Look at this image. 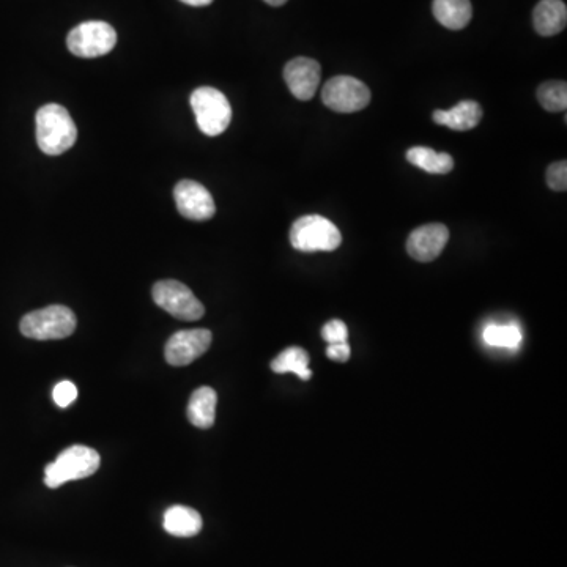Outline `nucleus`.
Wrapping results in <instances>:
<instances>
[{
    "mask_svg": "<svg viewBox=\"0 0 567 567\" xmlns=\"http://www.w3.org/2000/svg\"><path fill=\"white\" fill-rule=\"evenodd\" d=\"M117 45V32L103 21H87L71 30L67 46L71 54L82 59L106 56Z\"/></svg>",
    "mask_w": 567,
    "mask_h": 567,
    "instance_id": "obj_7",
    "label": "nucleus"
},
{
    "mask_svg": "<svg viewBox=\"0 0 567 567\" xmlns=\"http://www.w3.org/2000/svg\"><path fill=\"white\" fill-rule=\"evenodd\" d=\"M271 371L276 372V374L293 372L301 380H309L312 377V372L309 369L308 352L301 347H289V349L282 350L275 360L271 361Z\"/></svg>",
    "mask_w": 567,
    "mask_h": 567,
    "instance_id": "obj_19",
    "label": "nucleus"
},
{
    "mask_svg": "<svg viewBox=\"0 0 567 567\" xmlns=\"http://www.w3.org/2000/svg\"><path fill=\"white\" fill-rule=\"evenodd\" d=\"M78 130L70 112L60 104H46L37 112V144L46 155L57 156L70 150Z\"/></svg>",
    "mask_w": 567,
    "mask_h": 567,
    "instance_id": "obj_1",
    "label": "nucleus"
},
{
    "mask_svg": "<svg viewBox=\"0 0 567 567\" xmlns=\"http://www.w3.org/2000/svg\"><path fill=\"white\" fill-rule=\"evenodd\" d=\"M290 243L301 252L334 251L341 246V230L323 216H303L290 229Z\"/></svg>",
    "mask_w": 567,
    "mask_h": 567,
    "instance_id": "obj_5",
    "label": "nucleus"
},
{
    "mask_svg": "<svg viewBox=\"0 0 567 567\" xmlns=\"http://www.w3.org/2000/svg\"><path fill=\"white\" fill-rule=\"evenodd\" d=\"M432 12L441 26L451 30L464 29L473 16L470 0H434Z\"/></svg>",
    "mask_w": 567,
    "mask_h": 567,
    "instance_id": "obj_17",
    "label": "nucleus"
},
{
    "mask_svg": "<svg viewBox=\"0 0 567 567\" xmlns=\"http://www.w3.org/2000/svg\"><path fill=\"white\" fill-rule=\"evenodd\" d=\"M100 454L89 446L75 445L65 449L45 470V484L49 489H59L68 481L89 478L100 468Z\"/></svg>",
    "mask_w": 567,
    "mask_h": 567,
    "instance_id": "obj_3",
    "label": "nucleus"
},
{
    "mask_svg": "<svg viewBox=\"0 0 567 567\" xmlns=\"http://www.w3.org/2000/svg\"><path fill=\"white\" fill-rule=\"evenodd\" d=\"M567 7L563 0H541L533 12L534 29L542 37H553L566 29Z\"/></svg>",
    "mask_w": 567,
    "mask_h": 567,
    "instance_id": "obj_13",
    "label": "nucleus"
},
{
    "mask_svg": "<svg viewBox=\"0 0 567 567\" xmlns=\"http://www.w3.org/2000/svg\"><path fill=\"white\" fill-rule=\"evenodd\" d=\"M183 4L191 5V7H205L212 4L213 0H180Z\"/></svg>",
    "mask_w": 567,
    "mask_h": 567,
    "instance_id": "obj_26",
    "label": "nucleus"
},
{
    "mask_svg": "<svg viewBox=\"0 0 567 567\" xmlns=\"http://www.w3.org/2000/svg\"><path fill=\"white\" fill-rule=\"evenodd\" d=\"M322 336L328 344H339V342H347L349 338V330L342 320H330L323 327Z\"/></svg>",
    "mask_w": 567,
    "mask_h": 567,
    "instance_id": "obj_24",
    "label": "nucleus"
},
{
    "mask_svg": "<svg viewBox=\"0 0 567 567\" xmlns=\"http://www.w3.org/2000/svg\"><path fill=\"white\" fill-rule=\"evenodd\" d=\"M212 341V331L205 328L178 331L166 342L164 358L171 366H188L207 353Z\"/></svg>",
    "mask_w": 567,
    "mask_h": 567,
    "instance_id": "obj_9",
    "label": "nucleus"
},
{
    "mask_svg": "<svg viewBox=\"0 0 567 567\" xmlns=\"http://www.w3.org/2000/svg\"><path fill=\"white\" fill-rule=\"evenodd\" d=\"M322 68L319 62L309 57H297L290 60L284 68V81L287 82L293 97L300 101H309L319 90Z\"/></svg>",
    "mask_w": 567,
    "mask_h": 567,
    "instance_id": "obj_11",
    "label": "nucleus"
},
{
    "mask_svg": "<svg viewBox=\"0 0 567 567\" xmlns=\"http://www.w3.org/2000/svg\"><path fill=\"white\" fill-rule=\"evenodd\" d=\"M482 119L481 104L476 101L465 100L456 104L448 111H435L434 122L441 126H448L451 130L468 131L479 125Z\"/></svg>",
    "mask_w": 567,
    "mask_h": 567,
    "instance_id": "obj_14",
    "label": "nucleus"
},
{
    "mask_svg": "<svg viewBox=\"0 0 567 567\" xmlns=\"http://www.w3.org/2000/svg\"><path fill=\"white\" fill-rule=\"evenodd\" d=\"M191 108L196 115L199 130L215 138L229 128L232 122V108L223 92L215 87H199L191 93Z\"/></svg>",
    "mask_w": 567,
    "mask_h": 567,
    "instance_id": "obj_4",
    "label": "nucleus"
},
{
    "mask_svg": "<svg viewBox=\"0 0 567 567\" xmlns=\"http://www.w3.org/2000/svg\"><path fill=\"white\" fill-rule=\"evenodd\" d=\"M449 230L443 224H426L413 230L407 240V252L418 262H432L448 245Z\"/></svg>",
    "mask_w": 567,
    "mask_h": 567,
    "instance_id": "obj_12",
    "label": "nucleus"
},
{
    "mask_svg": "<svg viewBox=\"0 0 567 567\" xmlns=\"http://www.w3.org/2000/svg\"><path fill=\"white\" fill-rule=\"evenodd\" d=\"M484 341L492 347L517 349L522 344V331L514 323H508V325L493 323L484 330Z\"/></svg>",
    "mask_w": 567,
    "mask_h": 567,
    "instance_id": "obj_20",
    "label": "nucleus"
},
{
    "mask_svg": "<svg viewBox=\"0 0 567 567\" xmlns=\"http://www.w3.org/2000/svg\"><path fill=\"white\" fill-rule=\"evenodd\" d=\"M216 404H218V394L210 386L197 388L189 397L188 415L189 423L199 429H210L215 424Z\"/></svg>",
    "mask_w": 567,
    "mask_h": 567,
    "instance_id": "obj_15",
    "label": "nucleus"
},
{
    "mask_svg": "<svg viewBox=\"0 0 567 567\" xmlns=\"http://www.w3.org/2000/svg\"><path fill=\"white\" fill-rule=\"evenodd\" d=\"M202 517L196 509L186 506H172L164 514V530L177 538H193L201 533Z\"/></svg>",
    "mask_w": 567,
    "mask_h": 567,
    "instance_id": "obj_16",
    "label": "nucleus"
},
{
    "mask_svg": "<svg viewBox=\"0 0 567 567\" xmlns=\"http://www.w3.org/2000/svg\"><path fill=\"white\" fill-rule=\"evenodd\" d=\"M175 205L180 215L191 221H207L216 213L212 194L201 183L182 180L175 185Z\"/></svg>",
    "mask_w": 567,
    "mask_h": 567,
    "instance_id": "obj_10",
    "label": "nucleus"
},
{
    "mask_svg": "<svg viewBox=\"0 0 567 567\" xmlns=\"http://www.w3.org/2000/svg\"><path fill=\"white\" fill-rule=\"evenodd\" d=\"M327 356L330 360L345 363L350 358V345L347 342H339V344H330L327 349Z\"/></svg>",
    "mask_w": 567,
    "mask_h": 567,
    "instance_id": "obj_25",
    "label": "nucleus"
},
{
    "mask_svg": "<svg viewBox=\"0 0 567 567\" xmlns=\"http://www.w3.org/2000/svg\"><path fill=\"white\" fill-rule=\"evenodd\" d=\"M152 297L161 309L175 319L196 322L204 317V304L197 300L196 295L182 282L174 279L156 282L152 289Z\"/></svg>",
    "mask_w": 567,
    "mask_h": 567,
    "instance_id": "obj_6",
    "label": "nucleus"
},
{
    "mask_svg": "<svg viewBox=\"0 0 567 567\" xmlns=\"http://www.w3.org/2000/svg\"><path fill=\"white\" fill-rule=\"evenodd\" d=\"M322 101L331 111L352 114L369 106L371 90L360 79L336 76L323 86Z\"/></svg>",
    "mask_w": 567,
    "mask_h": 567,
    "instance_id": "obj_8",
    "label": "nucleus"
},
{
    "mask_svg": "<svg viewBox=\"0 0 567 567\" xmlns=\"http://www.w3.org/2000/svg\"><path fill=\"white\" fill-rule=\"evenodd\" d=\"M407 161L413 166L423 169L427 174H448L454 169L453 156L438 153L429 147H413L407 152Z\"/></svg>",
    "mask_w": 567,
    "mask_h": 567,
    "instance_id": "obj_18",
    "label": "nucleus"
},
{
    "mask_svg": "<svg viewBox=\"0 0 567 567\" xmlns=\"http://www.w3.org/2000/svg\"><path fill=\"white\" fill-rule=\"evenodd\" d=\"M75 312L62 304H52L45 309L29 312L19 322L21 334L35 341H57L75 333Z\"/></svg>",
    "mask_w": 567,
    "mask_h": 567,
    "instance_id": "obj_2",
    "label": "nucleus"
},
{
    "mask_svg": "<svg viewBox=\"0 0 567 567\" xmlns=\"http://www.w3.org/2000/svg\"><path fill=\"white\" fill-rule=\"evenodd\" d=\"M538 100L549 112H563L567 108V84L564 81H549L538 89Z\"/></svg>",
    "mask_w": 567,
    "mask_h": 567,
    "instance_id": "obj_21",
    "label": "nucleus"
},
{
    "mask_svg": "<svg viewBox=\"0 0 567 567\" xmlns=\"http://www.w3.org/2000/svg\"><path fill=\"white\" fill-rule=\"evenodd\" d=\"M264 2H267L271 7H281V5L286 4L287 0H264Z\"/></svg>",
    "mask_w": 567,
    "mask_h": 567,
    "instance_id": "obj_27",
    "label": "nucleus"
},
{
    "mask_svg": "<svg viewBox=\"0 0 567 567\" xmlns=\"http://www.w3.org/2000/svg\"><path fill=\"white\" fill-rule=\"evenodd\" d=\"M76 397H78V388L75 383L68 382V380L60 382L52 391V399L62 408L70 407L76 401Z\"/></svg>",
    "mask_w": 567,
    "mask_h": 567,
    "instance_id": "obj_23",
    "label": "nucleus"
},
{
    "mask_svg": "<svg viewBox=\"0 0 567 567\" xmlns=\"http://www.w3.org/2000/svg\"><path fill=\"white\" fill-rule=\"evenodd\" d=\"M547 185L553 191H566L567 189V164L566 161H556L547 169Z\"/></svg>",
    "mask_w": 567,
    "mask_h": 567,
    "instance_id": "obj_22",
    "label": "nucleus"
}]
</instances>
